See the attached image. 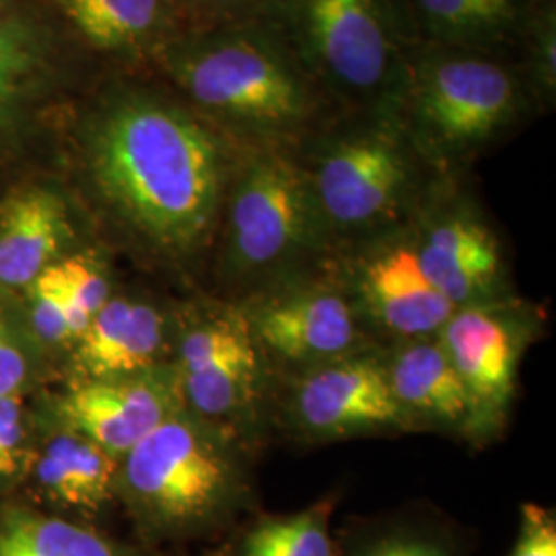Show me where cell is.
Here are the masks:
<instances>
[{"instance_id":"obj_29","label":"cell","mask_w":556,"mask_h":556,"mask_svg":"<svg viewBox=\"0 0 556 556\" xmlns=\"http://www.w3.org/2000/svg\"><path fill=\"white\" fill-rule=\"evenodd\" d=\"M507 556H556L555 514L536 503H526L514 548Z\"/></svg>"},{"instance_id":"obj_6","label":"cell","mask_w":556,"mask_h":556,"mask_svg":"<svg viewBox=\"0 0 556 556\" xmlns=\"http://www.w3.org/2000/svg\"><path fill=\"white\" fill-rule=\"evenodd\" d=\"M332 254L295 153L241 151L211 260L220 285L236 295H254L318 270Z\"/></svg>"},{"instance_id":"obj_22","label":"cell","mask_w":556,"mask_h":556,"mask_svg":"<svg viewBox=\"0 0 556 556\" xmlns=\"http://www.w3.org/2000/svg\"><path fill=\"white\" fill-rule=\"evenodd\" d=\"M0 556H135L79 519L25 503H0Z\"/></svg>"},{"instance_id":"obj_5","label":"cell","mask_w":556,"mask_h":556,"mask_svg":"<svg viewBox=\"0 0 556 556\" xmlns=\"http://www.w3.org/2000/svg\"><path fill=\"white\" fill-rule=\"evenodd\" d=\"M236 439L179 408L119 459L116 498L144 536H200L238 516L250 478Z\"/></svg>"},{"instance_id":"obj_4","label":"cell","mask_w":556,"mask_h":556,"mask_svg":"<svg viewBox=\"0 0 556 556\" xmlns=\"http://www.w3.org/2000/svg\"><path fill=\"white\" fill-rule=\"evenodd\" d=\"M103 73L46 0H0V190L56 172L73 108Z\"/></svg>"},{"instance_id":"obj_16","label":"cell","mask_w":556,"mask_h":556,"mask_svg":"<svg viewBox=\"0 0 556 556\" xmlns=\"http://www.w3.org/2000/svg\"><path fill=\"white\" fill-rule=\"evenodd\" d=\"M289 413L309 439L413 429L390 390L383 358L358 353L295 374Z\"/></svg>"},{"instance_id":"obj_25","label":"cell","mask_w":556,"mask_h":556,"mask_svg":"<svg viewBox=\"0 0 556 556\" xmlns=\"http://www.w3.org/2000/svg\"><path fill=\"white\" fill-rule=\"evenodd\" d=\"M514 60L538 116L553 114L556 105V0L534 2L519 29Z\"/></svg>"},{"instance_id":"obj_7","label":"cell","mask_w":556,"mask_h":556,"mask_svg":"<svg viewBox=\"0 0 556 556\" xmlns=\"http://www.w3.org/2000/svg\"><path fill=\"white\" fill-rule=\"evenodd\" d=\"M397 112L443 174H466V165L538 116L514 54L425 41Z\"/></svg>"},{"instance_id":"obj_24","label":"cell","mask_w":556,"mask_h":556,"mask_svg":"<svg viewBox=\"0 0 556 556\" xmlns=\"http://www.w3.org/2000/svg\"><path fill=\"white\" fill-rule=\"evenodd\" d=\"M334 501L324 498L289 516L264 517L239 544V556H337L330 534Z\"/></svg>"},{"instance_id":"obj_30","label":"cell","mask_w":556,"mask_h":556,"mask_svg":"<svg viewBox=\"0 0 556 556\" xmlns=\"http://www.w3.org/2000/svg\"><path fill=\"white\" fill-rule=\"evenodd\" d=\"M277 0H199L186 25H215L229 21L252 20L268 13Z\"/></svg>"},{"instance_id":"obj_23","label":"cell","mask_w":556,"mask_h":556,"mask_svg":"<svg viewBox=\"0 0 556 556\" xmlns=\"http://www.w3.org/2000/svg\"><path fill=\"white\" fill-rule=\"evenodd\" d=\"M110 254L100 239H96L46 268V275L64 301L75 342L116 291Z\"/></svg>"},{"instance_id":"obj_26","label":"cell","mask_w":556,"mask_h":556,"mask_svg":"<svg viewBox=\"0 0 556 556\" xmlns=\"http://www.w3.org/2000/svg\"><path fill=\"white\" fill-rule=\"evenodd\" d=\"M50 367V361L27 332L13 299L0 298V397L38 394Z\"/></svg>"},{"instance_id":"obj_20","label":"cell","mask_w":556,"mask_h":556,"mask_svg":"<svg viewBox=\"0 0 556 556\" xmlns=\"http://www.w3.org/2000/svg\"><path fill=\"white\" fill-rule=\"evenodd\" d=\"M40 441L27 482L48 505L60 511L93 516L116 498L118 457L60 425L43 408L40 394Z\"/></svg>"},{"instance_id":"obj_15","label":"cell","mask_w":556,"mask_h":556,"mask_svg":"<svg viewBox=\"0 0 556 556\" xmlns=\"http://www.w3.org/2000/svg\"><path fill=\"white\" fill-rule=\"evenodd\" d=\"M40 397L60 425L118 459L184 408L174 363L135 376L64 386L60 394Z\"/></svg>"},{"instance_id":"obj_12","label":"cell","mask_w":556,"mask_h":556,"mask_svg":"<svg viewBox=\"0 0 556 556\" xmlns=\"http://www.w3.org/2000/svg\"><path fill=\"white\" fill-rule=\"evenodd\" d=\"M328 268L365 328L396 340L438 337L456 312L422 273L410 225L338 250Z\"/></svg>"},{"instance_id":"obj_28","label":"cell","mask_w":556,"mask_h":556,"mask_svg":"<svg viewBox=\"0 0 556 556\" xmlns=\"http://www.w3.org/2000/svg\"><path fill=\"white\" fill-rule=\"evenodd\" d=\"M346 556H457L454 542L418 526H386L358 538Z\"/></svg>"},{"instance_id":"obj_31","label":"cell","mask_w":556,"mask_h":556,"mask_svg":"<svg viewBox=\"0 0 556 556\" xmlns=\"http://www.w3.org/2000/svg\"><path fill=\"white\" fill-rule=\"evenodd\" d=\"M176 2H178L179 11L184 13V20H188L190 11L197 7V2H199V0H176Z\"/></svg>"},{"instance_id":"obj_21","label":"cell","mask_w":556,"mask_h":556,"mask_svg":"<svg viewBox=\"0 0 556 556\" xmlns=\"http://www.w3.org/2000/svg\"><path fill=\"white\" fill-rule=\"evenodd\" d=\"M536 0H408L425 43L514 54Z\"/></svg>"},{"instance_id":"obj_10","label":"cell","mask_w":556,"mask_h":556,"mask_svg":"<svg viewBox=\"0 0 556 556\" xmlns=\"http://www.w3.org/2000/svg\"><path fill=\"white\" fill-rule=\"evenodd\" d=\"M410 236L422 273L456 309L507 293L503 243L464 174L439 179L410 223Z\"/></svg>"},{"instance_id":"obj_2","label":"cell","mask_w":556,"mask_h":556,"mask_svg":"<svg viewBox=\"0 0 556 556\" xmlns=\"http://www.w3.org/2000/svg\"><path fill=\"white\" fill-rule=\"evenodd\" d=\"M151 73L239 151H295L340 112L270 15L186 25Z\"/></svg>"},{"instance_id":"obj_1","label":"cell","mask_w":556,"mask_h":556,"mask_svg":"<svg viewBox=\"0 0 556 556\" xmlns=\"http://www.w3.org/2000/svg\"><path fill=\"white\" fill-rule=\"evenodd\" d=\"M238 147L151 71H108L77 101L56 174L96 238L142 266L211 264Z\"/></svg>"},{"instance_id":"obj_13","label":"cell","mask_w":556,"mask_h":556,"mask_svg":"<svg viewBox=\"0 0 556 556\" xmlns=\"http://www.w3.org/2000/svg\"><path fill=\"white\" fill-rule=\"evenodd\" d=\"M532 332V314L505 298L457 307L439 330V340L472 397L480 438L498 431L509 413Z\"/></svg>"},{"instance_id":"obj_9","label":"cell","mask_w":556,"mask_h":556,"mask_svg":"<svg viewBox=\"0 0 556 556\" xmlns=\"http://www.w3.org/2000/svg\"><path fill=\"white\" fill-rule=\"evenodd\" d=\"M172 363L184 408L238 438L262 390V351L241 307L178 309Z\"/></svg>"},{"instance_id":"obj_3","label":"cell","mask_w":556,"mask_h":556,"mask_svg":"<svg viewBox=\"0 0 556 556\" xmlns=\"http://www.w3.org/2000/svg\"><path fill=\"white\" fill-rule=\"evenodd\" d=\"M293 153L332 252L410 225L445 176L397 105L340 110Z\"/></svg>"},{"instance_id":"obj_27","label":"cell","mask_w":556,"mask_h":556,"mask_svg":"<svg viewBox=\"0 0 556 556\" xmlns=\"http://www.w3.org/2000/svg\"><path fill=\"white\" fill-rule=\"evenodd\" d=\"M38 394L0 397V493L17 489L31 472L41 429Z\"/></svg>"},{"instance_id":"obj_17","label":"cell","mask_w":556,"mask_h":556,"mask_svg":"<svg viewBox=\"0 0 556 556\" xmlns=\"http://www.w3.org/2000/svg\"><path fill=\"white\" fill-rule=\"evenodd\" d=\"M178 309L140 291H114L62 361L64 383L124 378L172 363Z\"/></svg>"},{"instance_id":"obj_14","label":"cell","mask_w":556,"mask_h":556,"mask_svg":"<svg viewBox=\"0 0 556 556\" xmlns=\"http://www.w3.org/2000/svg\"><path fill=\"white\" fill-rule=\"evenodd\" d=\"M96 239L56 172L7 186L0 190V298H15L54 262Z\"/></svg>"},{"instance_id":"obj_19","label":"cell","mask_w":556,"mask_h":556,"mask_svg":"<svg viewBox=\"0 0 556 556\" xmlns=\"http://www.w3.org/2000/svg\"><path fill=\"white\" fill-rule=\"evenodd\" d=\"M383 365L394 400L413 429L435 427L480 438L472 397L439 337L397 340Z\"/></svg>"},{"instance_id":"obj_18","label":"cell","mask_w":556,"mask_h":556,"mask_svg":"<svg viewBox=\"0 0 556 556\" xmlns=\"http://www.w3.org/2000/svg\"><path fill=\"white\" fill-rule=\"evenodd\" d=\"M64 27L108 71H151L186 27L176 0H46Z\"/></svg>"},{"instance_id":"obj_11","label":"cell","mask_w":556,"mask_h":556,"mask_svg":"<svg viewBox=\"0 0 556 556\" xmlns=\"http://www.w3.org/2000/svg\"><path fill=\"white\" fill-rule=\"evenodd\" d=\"M264 355L293 371L365 353V324L328 264L239 305Z\"/></svg>"},{"instance_id":"obj_8","label":"cell","mask_w":556,"mask_h":556,"mask_svg":"<svg viewBox=\"0 0 556 556\" xmlns=\"http://www.w3.org/2000/svg\"><path fill=\"white\" fill-rule=\"evenodd\" d=\"M264 15L338 110L397 105L422 43L408 0H277Z\"/></svg>"}]
</instances>
